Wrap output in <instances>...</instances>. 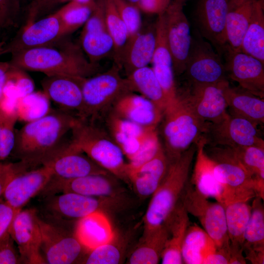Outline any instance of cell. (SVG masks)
Returning a JSON list of instances; mask_svg holds the SVG:
<instances>
[{
    "mask_svg": "<svg viewBox=\"0 0 264 264\" xmlns=\"http://www.w3.org/2000/svg\"><path fill=\"white\" fill-rule=\"evenodd\" d=\"M77 118L59 109L26 123L16 130L15 144L10 155L25 170L45 165L70 143L66 136L71 132Z\"/></svg>",
    "mask_w": 264,
    "mask_h": 264,
    "instance_id": "cell-1",
    "label": "cell"
},
{
    "mask_svg": "<svg viewBox=\"0 0 264 264\" xmlns=\"http://www.w3.org/2000/svg\"><path fill=\"white\" fill-rule=\"evenodd\" d=\"M63 38L49 45L11 54L9 62L14 67L40 72L46 76L64 75L88 78L99 73V66L85 57L81 46Z\"/></svg>",
    "mask_w": 264,
    "mask_h": 264,
    "instance_id": "cell-2",
    "label": "cell"
},
{
    "mask_svg": "<svg viewBox=\"0 0 264 264\" xmlns=\"http://www.w3.org/2000/svg\"><path fill=\"white\" fill-rule=\"evenodd\" d=\"M196 152L194 143L178 157L169 161L166 175L153 194L145 213L144 234L165 225L180 203L189 183L190 168Z\"/></svg>",
    "mask_w": 264,
    "mask_h": 264,
    "instance_id": "cell-3",
    "label": "cell"
},
{
    "mask_svg": "<svg viewBox=\"0 0 264 264\" xmlns=\"http://www.w3.org/2000/svg\"><path fill=\"white\" fill-rule=\"evenodd\" d=\"M163 133L169 161L178 157L203 135L206 123L195 113L185 94L177 93L176 100L167 107Z\"/></svg>",
    "mask_w": 264,
    "mask_h": 264,
    "instance_id": "cell-4",
    "label": "cell"
},
{
    "mask_svg": "<svg viewBox=\"0 0 264 264\" xmlns=\"http://www.w3.org/2000/svg\"><path fill=\"white\" fill-rule=\"evenodd\" d=\"M71 142L106 171L127 179L123 152L94 122L77 118L71 131Z\"/></svg>",
    "mask_w": 264,
    "mask_h": 264,
    "instance_id": "cell-5",
    "label": "cell"
},
{
    "mask_svg": "<svg viewBox=\"0 0 264 264\" xmlns=\"http://www.w3.org/2000/svg\"><path fill=\"white\" fill-rule=\"evenodd\" d=\"M115 64L107 71L86 78L82 85L83 107L78 119L95 122L122 95L134 92Z\"/></svg>",
    "mask_w": 264,
    "mask_h": 264,
    "instance_id": "cell-6",
    "label": "cell"
},
{
    "mask_svg": "<svg viewBox=\"0 0 264 264\" xmlns=\"http://www.w3.org/2000/svg\"><path fill=\"white\" fill-rule=\"evenodd\" d=\"M210 152L208 155L214 161L215 176L227 192L229 202L237 199L250 200L256 196L253 177L235 157L232 148L212 146Z\"/></svg>",
    "mask_w": 264,
    "mask_h": 264,
    "instance_id": "cell-7",
    "label": "cell"
},
{
    "mask_svg": "<svg viewBox=\"0 0 264 264\" xmlns=\"http://www.w3.org/2000/svg\"><path fill=\"white\" fill-rule=\"evenodd\" d=\"M182 201L188 213L198 219L217 247L230 249L224 205L217 201H210L189 183Z\"/></svg>",
    "mask_w": 264,
    "mask_h": 264,
    "instance_id": "cell-8",
    "label": "cell"
},
{
    "mask_svg": "<svg viewBox=\"0 0 264 264\" xmlns=\"http://www.w3.org/2000/svg\"><path fill=\"white\" fill-rule=\"evenodd\" d=\"M185 73L192 85L217 84L227 80L221 56L202 37H192Z\"/></svg>",
    "mask_w": 264,
    "mask_h": 264,
    "instance_id": "cell-9",
    "label": "cell"
},
{
    "mask_svg": "<svg viewBox=\"0 0 264 264\" xmlns=\"http://www.w3.org/2000/svg\"><path fill=\"white\" fill-rule=\"evenodd\" d=\"M203 136L206 144L231 148L257 146L264 147L257 126L243 118L229 113L221 121L206 123Z\"/></svg>",
    "mask_w": 264,
    "mask_h": 264,
    "instance_id": "cell-10",
    "label": "cell"
},
{
    "mask_svg": "<svg viewBox=\"0 0 264 264\" xmlns=\"http://www.w3.org/2000/svg\"><path fill=\"white\" fill-rule=\"evenodd\" d=\"M38 220L42 235L41 251L46 263L73 264L80 260L84 251L88 252L75 235L68 234L60 226L39 216Z\"/></svg>",
    "mask_w": 264,
    "mask_h": 264,
    "instance_id": "cell-11",
    "label": "cell"
},
{
    "mask_svg": "<svg viewBox=\"0 0 264 264\" xmlns=\"http://www.w3.org/2000/svg\"><path fill=\"white\" fill-rule=\"evenodd\" d=\"M110 197H95L75 193H62L46 196L44 210L55 221L79 220L102 211L110 203Z\"/></svg>",
    "mask_w": 264,
    "mask_h": 264,
    "instance_id": "cell-12",
    "label": "cell"
},
{
    "mask_svg": "<svg viewBox=\"0 0 264 264\" xmlns=\"http://www.w3.org/2000/svg\"><path fill=\"white\" fill-rule=\"evenodd\" d=\"M226 74L240 87L261 98L264 97V63L227 45L222 50Z\"/></svg>",
    "mask_w": 264,
    "mask_h": 264,
    "instance_id": "cell-13",
    "label": "cell"
},
{
    "mask_svg": "<svg viewBox=\"0 0 264 264\" xmlns=\"http://www.w3.org/2000/svg\"><path fill=\"white\" fill-rule=\"evenodd\" d=\"M62 37L60 20L56 12L37 21H29L10 42L0 45V56L49 45Z\"/></svg>",
    "mask_w": 264,
    "mask_h": 264,
    "instance_id": "cell-14",
    "label": "cell"
},
{
    "mask_svg": "<svg viewBox=\"0 0 264 264\" xmlns=\"http://www.w3.org/2000/svg\"><path fill=\"white\" fill-rule=\"evenodd\" d=\"M38 218L34 209H22L15 216L9 230L23 263L46 264L41 254L42 235Z\"/></svg>",
    "mask_w": 264,
    "mask_h": 264,
    "instance_id": "cell-15",
    "label": "cell"
},
{
    "mask_svg": "<svg viewBox=\"0 0 264 264\" xmlns=\"http://www.w3.org/2000/svg\"><path fill=\"white\" fill-rule=\"evenodd\" d=\"M167 43L171 54L174 73L183 74L191 45L190 25L183 5L172 2L164 13Z\"/></svg>",
    "mask_w": 264,
    "mask_h": 264,
    "instance_id": "cell-16",
    "label": "cell"
},
{
    "mask_svg": "<svg viewBox=\"0 0 264 264\" xmlns=\"http://www.w3.org/2000/svg\"><path fill=\"white\" fill-rule=\"evenodd\" d=\"M95 8L84 25L80 36L83 51L93 64L113 54L114 44L105 18L103 0H98Z\"/></svg>",
    "mask_w": 264,
    "mask_h": 264,
    "instance_id": "cell-17",
    "label": "cell"
},
{
    "mask_svg": "<svg viewBox=\"0 0 264 264\" xmlns=\"http://www.w3.org/2000/svg\"><path fill=\"white\" fill-rule=\"evenodd\" d=\"M86 78L56 75L41 82L43 91L61 110L78 118L83 107L82 85Z\"/></svg>",
    "mask_w": 264,
    "mask_h": 264,
    "instance_id": "cell-18",
    "label": "cell"
},
{
    "mask_svg": "<svg viewBox=\"0 0 264 264\" xmlns=\"http://www.w3.org/2000/svg\"><path fill=\"white\" fill-rule=\"evenodd\" d=\"M52 176L50 169L42 166L17 173L8 183L2 197L17 210L43 190Z\"/></svg>",
    "mask_w": 264,
    "mask_h": 264,
    "instance_id": "cell-19",
    "label": "cell"
},
{
    "mask_svg": "<svg viewBox=\"0 0 264 264\" xmlns=\"http://www.w3.org/2000/svg\"><path fill=\"white\" fill-rule=\"evenodd\" d=\"M228 0H199L196 21L200 34L221 52L226 45L225 31Z\"/></svg>",
    "mask_w": 264,
    "mask_h": 264,
    "instance_id": "cell-20",
    "label": "cell"
},
{
    "mask_svg": "<svg viewBox=\"0 0 264 264\" xmlns=\"http://www.w3.org/2000/svg\"><path fill=\"white\" fill-rule=\"evenodd\" d=\"M228 80L217 84L192 85L185 93L193 110L204 123H215L228 113L223 88Z\"/></svg>",
    "mask_w": 264,
    "mask_h": 264,
    "instance_id": "cell-21",
    "label": "cell"
},
{
    "mask_svg": "<svg viewBox=\"0 0 264 264\" xmlns=\"http://www.w3.org/2000/svg\"><path fill=\"white\" fill-rule=\"evenodd\" d=\"M164 13L158 15L155 24L156 43L151 63L153 64L152 68L163 89L169 106L176 99L177 92L174 79L172 57L166 38Z\"/></svg>",
    "mask_w": 264,
    "mask_h": 264,
    "instance_id": "cell-22",
    "label": "cell"
},
{
    "mask_svg": "<svg viewBox=\"0 0 264 264\" xmlns=\"http://www.w3.org/2000/svg\"><path fill=\"white\" fill-rule=\"evenodd\" d=\"M44 166L48 167L52 177L70 179L90 175H106L100 167L84 153L70 143L58 155Z\"/></svg>",
    "mask_w": 264,
    "mask_h": 264,
    "instance_id": "cell-23",
    "label": "cell"
},
{
    "mask_svg": "<svg viewBox=\"0 0 264 264\" xmlns=\"http://www.w3.org/2000/svg\"><path fill=\"white\" fill-rule=\"evenodd\" d=\"M206 144V140L203 136L196 143L197 155L192 183L194 188L200 194L208 198H213L224 205L229 202V197L215 176L214 161L205 152Z\"/></svg>",
    "mask_w": 264,
    "mask_h": 264,
    "instance_id": "cell-24",
    "label": "cell"
},
{
    "mask_svg": "<svg viewBox=\"0 0 264 264\" xmlns=\"http://www.w3.org/2000/svg\"><path fill=\"white\" fill-rule=\"evenodd\" d=\"M109 134L129 160L139 151L151 132L156 128H146L120 117L112 110L106 119Z\"/></svg>",
    "mask_w": 264,
    "mask_h": 264,
    "instance_id": "cell-25",
    "label": "cell"
},
{
    "mask_svg": "<svg viewBox=\"0 0 264 264\" xmlns=\"http://www.w3.org/2000/svg\"><path fill=\"white\" fill-rule=\"evenodd\" d=\"M103 175H90L70 179L51 176L40 192L45 196L59 193L71 192L95 197H113L115 194L110 181Z\"/></svg>",
    "mask_w": 264,
    "mask_h": 264,
    "instance_id": "cell-26",
    "label": "cell"
},
{
    "mask_svg": "<svg viewBox=\"0 0 264 264\" xmlns=\"http://www.w3.org/2000/svg\"><path fill=\"white\" fill-rule=\"evenodd\" d=\"M112 107L117 115L146 128H156L163 114L151 101L133 92L121 96Z\"/></svg>",
    "mask_w": 264,
    "mask_h": 264,
    "instance_id": "cell-27",
    "label": "cell"
},
{
    "mask_svg": "<svg viewBox=\"0 0 264 264\" xmlns=\"http://www.w3.org/2000/svg\"><path fill=\"white\" fill-rule=\"evenodd\" d=\"M168 159L162 148L152 159L140 166L126 171L127 179L131 181L136 193L147 197L159 187L167 171Z\"/></svg>",
    "mask_w": 264,
    "mask_h": 264,
    "instance_id": "cell-28",
    "label": "cell"
},
{
    "mask_svg": "<svg viewBox=\"0 0 264 264\" xmlns=\"http://www.w3.org/2000/svg\"><path fill=\"white\" fill-rule=\"evenodd\" d=\"M223 94L229 114L246 119L256 126L264 123V101L241 87L230 86L226 82Z\"/></svg>",
    "mask_w": 264,
    "mask_h": 264,
    "instance_id": "cell-29",
    "label": "cell"
},
{
    "mask_svg": "<svg viewBox=\"0 0 264 264\" xmlns=\"http://www.w3.org/2000/svg\"><path fill=\"white\" fill-rule=\"evenodd\" d=\"M74 235L88 252L114 239L111 223L102 211L78 220Z\"/></svg>",
    "mask_w": 264,
    "mask_h": 264,
    "instance_id": "cell-30",
    "label": "cell"
},
{
    "mask_svg": "<svg viewBox=\"0 0 264 264\" xmlns=\"http://www.w3.org/2000/svg\"><path fill=\"white\" fill-rule=\"evenodd\" d=\"M258 0H228L225 31L226 45L241 51L243 36Z\"/></svg>",
    "mask_w": 264,
    "mask_h": 264,
    "instance_id": "cell-31",
    "label": "cell"
},
{
    "mask_svg": "<svg viewBox=\"0 0 264 264\" xmlns=\"http://www.w3.org/2000/svg\"><path fill=\"white\" fill-rule=\"evenodd\" d=\"M155 43V25L145 31L140 30L130 39L122 66L127 76L135 70L148 66L152 62Z\"/></svg>",
    "mask_w": 264,
    "mask_h": 264,
    "instance_id": "cell-32",
    "label": "cell"
},
{
    "mask_svg": "<svg viewBox=\"0 0 264 264\" xmlns=\"http://www.w3.org/2000/svg\"><path fill=\"white\" fill-rule=\"evenodd\" d=\"M165 224L168 228L169 237L161 254V264H183L182 246L190 223L188 213L183 203L182 198Z\"/></svg>",
    "mask_w": 264,
    "mask_h": 264,
    "instance_id": "cell-33",
    "label": "cell"
},
{
    "mask_svg": "<svg viewBox=\"0 0 264 264\" xmlns=\"http://www.w3.org/2000/svg\"><path fill=\"white\" fill-rule=\"evenodd\" d=\"M249 200L237 199L224 205L230 251L243 252L244 232L251 211Z\"/></svg>",
    "mask_w": 264,
    "mask_h": 264,
    "instance_id": "cell-34",
    "label": "cell"
},
{
    "mask_svg": "<svg viewBox=\"0 0 264 264\" xmlns=\"http://www.w3.org/2000/svg\"><path fill=\"white\" fill-rule=\"evenodd\" d=\"M168 237L169 230L166 224L144 234L143 242L131 255L129 264H158Z\"/></svg>",
    "mask_w": 264,
    "mask_h": 264,
    "instance_id": "cell-35",
    "label": "cell"
},
{
    "mask_svg": "<svg viewBox=\"0 0 264 264\" xmlns=\"http://www.w3.org/2000/svg\"><path fill=\"white\" fill-rule=\"evenodd\" d=\"M127 78L134 91L139 92L151 101L163 113L168 106V101L152 68L147 66L138 69L127 76Z\"/></svg>",
    "mask_w": 264,
    "mask_h": 264,
    "instance_id": "cell-36",
    "label": "cell"
},
{
    "mask_svg": "<svg viewBox=\"0 0 264 264\" xmlns=\"http://www.w3.org/2000/svg\"><path fill=\"white\" fill-rule=\"evenodd\" d=\"M241 51L264 63V13L263 0H258L243 36Z\"/></svg>",
    "mask_w": 264,
    "mask_h": 264,
    "instance_id": "cell-37",
    "label": "cell"
},
{
    "mask_svg": "<svg viewBox=\"0 0 264 264\" xmlns=\"http://www.w3.org/2000/svg\"><path fill=\"white\" fill-rule=\"evenodd\" d=\"M215 245L203 228L195 223L189 224L182 246L183 264H202L206 254Z\"/></svg>",
    "mask_w": 264,
    "mask_h": 264,
    "instance_id": "cell-38",
    "label": "cell"
},
{
    "mask_svg": "<svg viewBox=\"0 0 264 264\" xmlns=\"http://www.w3.org/2000/svg\"><path fill=\"white\" fill-rule=\"evenodd\" d=\"M235 157L253 177L256 196L264 198V147L232 148Z\"/></svg>",
    "mask_w": 264,
    "mask_h": 264,
    "instance_id": "cell-39",
    "label": "cell"
},
{
    "mask_svg": "<svg viewBox=\"0 0 264 264\" xmlns=\"http://www.w3.org/2000/svg\"><path fill=\"white\" fill-rule=\"evenodd\" d=\"M107 25L112 39L114 64L122 68L124 53L130 36L127 27L119 16L112 0H103Z\"/></svg>",
    "mask_w": 264,
    "mask_h": 264,
    "instance_id": "cell-40",
    "label": "cell"
},
{
    "mask_svg": "<svg viewBox=\"0 0 264 264\" xmlns=\"http://www.w3.org/2000/svg\"><path fill=\"white\" fill-rule=\"evenodd\" d=\"M96 1L80 4L69 1L56 11L59 16L62 36L65 37L84 25L95 8Z\"/></svg>",
    "mask_w": 264,
    "mask_h": 264,
    "instance_id": "cell-41",
    "label": "cell"
},
{
    "mask_svg": "<svg viewBox=\"0 0 264 264\" xmlns=\"http://www.w3.org/2000/svg\"><path fill=\"white\" fill-rule=\"evenodd\" d=\"M50 100L43 91H33L18 99L16 111L18 120L25 123L39 119L50 110Z\"/></svg>",
    "mask_w": 264,
    "mask_h": 264,
    "instance_id": "cell-42",
    "label": "cell"
},
{
    "mask_svg": "<svg viewBox=\"0 0 264 264\" xmlns=\"http://www.w3.org/2000/svg\"><path fill=\"white\" fill-rule=\"evenodd\" d=\"M252 203L251 215L244 232L243 245L264 247V208L261 198L256 196Z\"/></svg>",
    "mask_w": 264,
    "mask_h": 264,
    "instance_id": "cell-43",
    "label": "cell"
},
{
    "mask_svg": "<svg viewBox=\"0 0 264 264\" xmlns=\"http://www.w3.org/2000/svg\"><path fill=\"white\" fill-rule=\"evenodd\" d=\"M16 112L0 108V161L8 158L13 151L15 141Z\"/></svg>",
    "mask_w": 264,
    "mask_h": 264,
    "instance_id": "cell-44",
    "label": "cell"
},
{
    "mask_svg": "<svg viewBox=\"0 0 264 264\" xmlns=\"http://www.w3.org/2000/svg\"><path fill=\"white\" fill-rule=\"evenodd\" d=\"M122 20L126 25L130 39L141 30L142 21L138 7L127 0H112Z\"/></svg>",
    "mask_w": 264,
    "mask_h": 264,
    "instance_id": "cell-45",
    "label": "cell"
},
{
    "mask_svg": "<svg viewBox=\"0 0 264 264\" xmlns=\"http://www.w3.org/2000/svg\"><path fill=\"white\" fill-rule=\"evenodd\" d=\"M110 242L99 246L87 252L82 263L87 264H117L120 262L121 253L119 248Z\"/></svg>",
    "mask_w": 264,
    "mask_h": 264,
    "instance_id": "cell-46",
    "label": "cell"
},
{
    "mask_svg": "<svg viewBox=\"0 0 264 264\" xmlns=\"http://www.w3.org/2000/svg\"><path fill=\"white\" fill-rule=\"evenodd\" d=\"M162 148L156 129L151 132L138 153L126 163L128 170L137 168L154 158Z\"/></svg>",
    "mask_w": 264,
    "mask_h": 264,
    "instance_id": "cell-47",
    "label": "cell"
},
{
    "mask_svg": "<svg viewBox=\"0 0 264 264\" xmlns=\"http://www.w3.org/2000/svg\"><path fill=\"white\" fill-rule=\"evenodd\" d=\"M8 81L14 87L19 98L29 94L34 91V82L25 72V70L14 67L11 65Z\"/></svg>",
    "mask_w": 264,
    "mask_h": 264,
    "instance_id": "cell-48",
    "label": "cell"
},
{
    "mask_svg": "<svg viewBox=\"0 0 264 264\" xmlns=\"http://www.w3.org/2000/svg\"><path fill=\"white\" fill-rule=\"evenodd\" d=\"M22 263L19 253L14 245V241L10 234L0 238V264Z\"/></svg>",
    "mask_w": 264,
    "mask_h": 264,
    "instance_id": "cell-49",
    "label": "cell"
},
{
    "mask_svg": "<svg viewBox=\"0 0 264 264\" xmlns=\"http://www.w3.org/2000/svg\"><path fill=\"white\" fill-rule=\"evenodd\" d=\"M19 11L18 0H0V28H7L16 22Z\"/></svg>",
    "mask_w": 264,
    "mask_h": 264,
    "instance_id": "cell-50",
    "label": "cell"
},
{
    "mask_svg": "<svg viewBox=\"0 0 264 264\" xmlns=\"http://www.w3.org/2000/svg\"><path fill=\"white\" fill-rule=\"evenodd\" d=\"M20 211L12 207L4 200H0V238L9 233L13 220Z\"/></svg>",
    "mask_w": 264,
    "mask_h": 264,
    "instance_id": "cell-51",
    "label": "cell"
},
{
    "mask_svg": "<svg viewBox=\"0 0 264 264\" xmlns=\"http://www.w3.org/2000/svg\"><path fill=\"white\" fill-rule=\"evenodd\" d=\"M24 171L18 162L0 161V198L10 179L18 172Z\"/></svg>",
    "mask_w": 264,
    "mask_h": 264,
    "instance_id": "cell-52",
    "label": "cell"
},
{
    "mask_svg": "<svg viewBox=\"0 0 264 264\" xmlns=\"http://www.w3.org/2000/svg\"><path fill=\"white\" fill-rule=\"evenodd\" d=\"M171 3V0H139L138 7L146 13L159 15L164 13Z\"/></svg>",
    "mask_w": 264,
    "mask_h": 264,
    "instance_id": "cell-53",
    "label": "cell"
},
{
    "mask_svg": "<svg viewBox=\"0 0 264 264\" xmlns=\"http://www.w3.org/2000/svg\"><path fill=\"white\" fill-rule=\"evenodd\" d=\"M230 249L219 248L215 246L204 256L202 264H228L230 259Z\"/></svg>",
    "mask_w": 264,
    "mask_h": 264,
    "instance_id": "cell-54",
    "label": "cell"
},
{
    "mask_svg": "<svg viewBox=\"0 0 264 264\" xmlns=\"http://www.w3.org/2000/svg\"><path fill=\"white\" fill-rule=\"evenodd\" d=\"M242 250L245 255V259L252 264H264V247H254L243 245Z\"/></svg>",
    "mask_w": 264,
    "mask_h": 264,
    "instance_id": "cell-55",
    "label": "cell"
},
{
    "mask_svg": "<svg viewBox=\"0 0 264 264\" xmlns=\"http://www.w3.org/2000/svg\"><path fill=\"white\" fill-rule=\"evenodd\" d=\"M11 65L8 62L0 61V107L4 98L5 89L8 82Z\"/></svg>",
    "mask_w": 264,
    "mask_h": 264,
    "instance_id": "cell-56",
    "label": "cell"
},
{
    "mask_svg": "<svg viewBox=\"0 0 264 264\" xmlns=\"http://www.w3.org/2000/svg\"><path fill=\"white\" fill-rule=\"evenodd\" d=\"M71 0H39L33 6L32 9L31 16L34 17L38 11L44 10L46 8H49L56 4L62 3Z\"/></svg>",
    "mask_w": 264,
    "mask_h": 264,
    "instance_id": "cell-57",
    "label": "cell"
},
{
    "mask_svg": "<svg viewBox=\"0 0 264 264\" xmlns=\"http://www.w3.org/2000/svg\"><path fill=\"white\" fill-rule=\"evenodd\" d=\"M75 2L80 4H88L95 1V0H71Z\"/></svg>",
    "mask_w": 264,
    "mask_h": 264,
    "instance_id": "cell-58",
    "label": "cell"
},
{
    "mask_svg": "<svg viewBox=\"0 0 264 264\" xmlns=\"http://www.w3.org/2000/svg\"><path fill=\"white\" fill-rule=\"evenodd\" d=\"M187 0H175L173 2L180 4L183 6L184 3L187 1Z\"/></svg>",
    "mask_w": 264,
    "mask_h": 264,
    "instance_id": "cell-59",
    "label": "cell"
},
{
    "mask_svg": "<svg viewBox=\"0 0 264 264\" xmlns=\"http://www.w3.org/2000/svg\"><path fill=\"white\" fill-rule=\"evenodd\" d=\"M128 1L131 3L136 6L138 7V4L139 0H127Z\"/></svg>",
    "mask_w": 264,
    "mask_h": 264,
    "instance_id": "cell-60",
    "label": "cell"
}]
</instances>
